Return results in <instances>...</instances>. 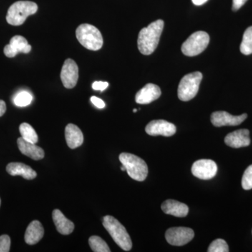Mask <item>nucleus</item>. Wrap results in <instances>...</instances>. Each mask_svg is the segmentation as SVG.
Returning a JSON list of instances; mask_svg holds the SVG:
<instances>
[{"mask_svg": "<svg viewBox=\"0 0 252 252\" xmlns=\"http://www.w3.org/2000/svg\"><path fill=\"white\" fill-rule=\"evenodd\" d=\"M163 27V21L157 20L141 30L137 39V46L141 54L145 56L153 54L158 45Z\"/></svg>", "mask_w": 252, "mask_h": 252, "instance_id": "1", "label": "nucleus"}, {"mask_svg": "<svg viewBox=\"0 0 252 252\" xmlns=\"http://www.w3.org/2000/svg\"><path fill=\"white\" fill-rule=\"evenodd\" d=\"M104 228L108 231L109 234L116 243L124 251H130L132 249V243L130 235L124 226L112 216H105L102 222Z\"/></svg>", "mask_w": 252, "mask_h": 252, "instance_id": "2", "label": "nucleus"}, {"mask_svg": "<svg viewBox=\"0 0 252 252\" xmlns=\"http://www.w3.org/2000/svg\"><path fill=\"white\" fill-rule=\"evenodd\" d=\"M76 36L81 45L91 51H98L103 45L102 34L92 25H80L76 31Z\"/></svg>", "mask_w": 252, "mask_h": 252, "instance_id": "3", "label": "nucleus"}, {"mask_svg": "<svg viewBox=\"0 0 252 252\" xmlns=\"http://www.w3.org/2000/svg\"><path fill=\"white\" fill-rule=\"evenodd\" d=\"M37 9V4L33 1H16L8 10L6 21L11 26H21L28 16L35 14Z\"/></svg>", "mask_w": 252, "mask_h": 252, "instance_id": "4", "label": "nucleus"}, {"mask_svg": "<svg viewBox=\"0 0 252 252\" xmlns=\"http://www.w3.org/2000/svg\"><path fill=\"white\" fill-rule=\"evenodd\" d=\"M119 160L126 168L127 175L138 182H143L148 175V167L143 159L129 153H122Z\"/></svg>", "mask_w": 252, "mask_h": 252, "instance_id": "5", "label": "nucleus"}, {"mask_svg": "<svg viewBox=\"0 0 252 252\" xmlns=\"http://www.w3.org/2000/svg\"><path fill=\"white\" fill-rule=\"evenodd\" d=\"M202 79L203 74L200 72L190 73L182 78L178 87L179 99L187 102L194 98L198 94Z\"/></svg>", "mask_w": 252, "mask_h": 252, "instance_id": "6", "label": "nucleus"}, {"mask_svg": "<svg viewBox=\"0 0 252 252\" xmlns=\"http://www.w3.org/2000/svg\"><path fill=\"white\" fill-rule=\"evenodd\" d=\"M210 42V36L203 31L194 32L189 36L182 46V51L185 56H193L203 52Z\"/></svg>", "mask_w": 252, "mask_h": 252, "instance_id": "7", "label": "nucleus"}, {"mask_svg": "<svg viewBox=\"0 0 252 252\" xmlns=\"http://www.w3.org/2000/svg\"><path fill=\"white\" fill-rule=\"evenodd\" d=\"M194 238V231L187 227H173L165 233L167 243L174 246H183L191 241Z\"/></svg>", "mask_w": 252, "mask_h": 252, "instance_id": "8", "label": "nucleus"}, {"mask_svg": "<svg viewBox=\"0 0 252 252\" xmlns=\"http://www.w3.org/2000/svg\"><path fill=\"white\" fill-rule=\"evenodd\" d=\"M218 167L216 162L210 159L197 160L192 166V174L200 180H211L217 175Z\"/></svg>", "mask_w": 252, "mask_h": 252, "instance_id": "9", "label": "nucleus"}, {"mask_svg": "<svg viewBox=\"0 0 252 252\" xmlns=\"http://www.w3.org/2000/svg\"><path fill=\"white\" fill-rule=\"evenodd\" d=\"M61 79L66 89L75 87L79 79V67L75 61L70 59L64 61L61 72Z\"/></svg>", "mask_w": 252, "mask_h": 252, "instance_id": "10", "label": "nucleus"}, {"mask_svg": "<svg viewBox=\"0 0 252 252\" xmlns=\"http://www.w3.org/2000/svg\"><path fill=\"white\" fill-rule=\"evenodd\" d=\"M145 131L149 135L171 137L176 133L177 128L173 124L167 121L154 120L146 126Z\"/></svg>", "mask_w": 252, "mask_h": 252, "instance_id": "11", "label": "nucleus"}, {"mask_svg": "<svg viewBox=\"0 0 252 252\" xmlns=\"http://www.w3.org/2000/svg\"><path fill=\"white\" fill-rule=\"evenodd\" d=\"M248 118V114H243L240 116H233L229 113L220 111L212 113L211 122L216 127L240 125Z\"/></svg>", "mask_w": 252, "mask_h": 252, "instance_id": "12", "label": "nucleus"}, {"mask_svg": "<svg viewBox=\"0 0 252 252\" xmlns=\"http://www.w3.org/2000/svg\"><path fill=\"white\" fill-rule=\"evenodd\" d=\"M32 46L28 44L27 39L22 36L16 35L11 38L9 44L5 46L4 53L8 58H14L18 54H28Z\"/></svg>", "mask_w": 252, "mask_h": 252, "instance_id": "13", "label": "nucleus"}, {"mask_svg": "<svg viewBox=\"0 0 252 252\" xmlns=\"http://www.w3.org/2000/svg\"><path fill=\"white\" fill-rule=\"evenodd\" d=\"M224 142L226 145L232 148L238 149L248 147L251 142L250 131L247 129H240L230 132L225 137Z\"/></svg>", "mask_w": 252, "mask_h": 252, "instance_id": "14", "label": "nucleus"}, {"mask_svg": "<svg viewBox=\"0 0 252 252\" xmlns=\"http://www.w3.org/2000/svg\"><path fill=\"white\" fill-rule=\"evenodd\" d=\"M160 94L161 91L159 86L153 84H148L137 93L135 101L138 104H149L158 99Z\"/></svg>", "mask_w": 252, "mask_h": 252, "instance_id": "15", "label": "nucleus"}, {"mask_svg": "<svg viewBox=\"0 0 252 252\" xmlns=\"http://www.w3.org/2000/svg\"><path fill=\"white\" fill-rule=\"evenodd\" d=\"M17 144L20 152L24 155L27 156L34 160H41L44 158V150L41 147L36 146L35 144L28 142L22 137L18 139Z\"/></svg>", "mask_w": 252, "mask_h": 252, "instance_id": "16", "label": "nucleus"}, {"mask_svg": "<svg viewBox=\"0 0 252 252\" xmlns=\"http://www.w3.org/2000/svg\"><path fill=\"white\" fill-rule=\"evenodd\" d=\"M44 235L43 225L39 220H33L26 229L25 241L30 245H34L39 243Z\"/></svg>", "mask_w": 252, "mask_h": 252, "instance_id": "17", "label": "nucleus"}, {"mask_svg": "<svg viewBox=\"0 0 252 252\" xmlns=\"http://www.w3.org/2000/svg\"><path fill=\"white\" fill-rule=\"evenodd\" d=\"M65 140L69 148L76 149L82 145L84 135L78 126L69 124L65 127Z\"/></svg>", "mask_w": 252, "mask_h": 252, "instance_id": "18", "label": "nucleus"}, {"mask_svg": "<svg viewBox=\"0 0 252 252\" xmlns=\"http://www.w3.org/2000/svg\"><path fill=\"white\" fill-rule=\"evenodd\" d=\"M164 213L177 217H185L189 213V207L185 203L175 200H167L162 204Z\"/></svg>", "mask_w": 252, "mask_h": 252, "instance_id": "19", "label": "nucleus"}, {"mask_svg": "<svg viewBox=\"0 0 252 252\" xmlns=\"http://www.w3.org/2000/svg\"><path fill=\"white\" fill-rule=\"evenodd\" d=\"M6 171L11 176H22L26 180L35 179L36 172L22 162H11L6 166Z\"/></svg>", "mask_w": 252, "mask_h": 252, "instance_id": "20", "label": "nucleus"}, {"mask_svg": "<svg viewBox=\"0 0 252 252\" xmlns=\"http://www.w3.org/2000/svg\"><path fill=\"white\" fill-rule=\"evenodd\" d=\"M52 216L56 229L61 234L69 235L72 233L74 229V223L66 218L61 210H54Z\"/></svg>", "mask_w": 252, "mask_h": 252, "instance_id": "21", "label": "nucleus"}, {"mask_svg": "<svg viewBox=\"0 0 252 252\" xmlns=\"http://www.w3.org/2000/svg\"><path fill=\"white\" fill-rule=\"evenodd\" d=\"M20 133H21V137L28 142H32V143H37L38 135L36 131L29 124L27 123H23L19 127Z\"/></svg>", "mask_w": 252, "mask_h": 252, "instance_id": "22", "label": "nucleus"}, {"mask_svg": "<svg viewBox=\"0 0 252 252\" xmlns=\"http://www.w3.org/2000/svg\"><path fill=\"white\" fill-rule=\"evenodd\" d=\"M240 51L246 56L252 54V26L248 28L244 33L243 41L240 44Z\"/></svg>", "mask_w": 252, "mask_h": 252, "instance_id": "23", "label": "nucleus"}, {"mask_svg": "<svg viewBox=\"0 0 252 252\" xmlns=\"http://www.w3.org/2000/svg\"><path fill=\"white\" fill-rule=\"evenodd\" d=\"M89 245H90L91 250L94 252H110L108 245L106 243L104 240H102L100 237L91 236L89 240Z\"/></svg>", "mask_w": 252, "mask_h": 252, "instance_id": "24", "label": "nucleus"}, {"mask_svg": "<svg viewBox=\"0 0 252 252\" xmlns=\"http://www.w3.org/2000/svg\"><path fill=\"white\" fill-rule=\"evenodd\" d=\"M32 99V96L30 93L27 91H21L15 96L14 102L18 107H26L31 104Z\"/></svg>", "mask_w": 252, "mask_h": 252, "instance_id": "25", "label": "nucleus"}, {"mask_svg": "<svg viewBox=\"0 0 252 252\" xmlns=\"http://www.w3.org/2000/svg\"><path fill=\"white\" fill-rule=\"evenodd\" d=\"M208 252H228L229 248H228V244L223 239H217L215 241L212 242L209 247Z\"/></svg>", "mask_w": 252, "mask_h": 252, "instance_id": "26", "label": "nucleus"}, {"mask_svg": "<svg viewBox=\"0 0 252 252\" xmlns=\"http://www.w3.org/2000/svg\"><path fill=\"white\" fill-rule=\"evenodd\" d=\"M242 187L245 190H250L252 189V165L246 169L243 179H242Z\"/></svg>", "mask_w": 252, "mask_h": 252, "instance_id": "27", "label": "nucleus"}, {"mask_svg": "<svg viewBox=\"0 0 252 252\" xmlns=\"http://www.w3.org/2000/svg\"><path fill=\"white\" fill-rule=\"evenodd\" d=\"M11 247V239L9 235L0 236V252H9Z\"/></svg>", "mask_w": 252, "mask_h": 252, "instance_id": "28", "label": "nucleus"}, {"mask_svg": "<svg viewBox=\"0 0 252 252\" xmlns=\"http://www.w3.org/2000/svg\"><path fill=\"white\" fill-rule=\"evenodd\" d=\"M108 86V83L105 82V81H95L93 84L92 87L94 91H103L107 89Z\"/></svg>", "mask_w": 252, "mask_h": 252, "instance_id": "29", "label": "nucleus"}, {"mask_svg": "<svg viewBox=\"0 0 252 252\" xmlns=\"http://www.w3.org/2000/svg\"><path fill=\"white\" fill-rule=\"evenodd\" d=\"M91 101L98 109H103L105 107V103H104V101L100 98H98V97H95V96H92L91 97Z\"/></svg>", "mask_w": 252, "mask_h": 252, "instance_id": "30", "label": "nucleus"}, {"mask_svg": "<svg viewBox=\"0 0 252 252\" xmlns=\"http://www.w3.org/2000/svg\"><path fill=\"white\" fill-rule=\"evenodd\" d=\"M248 0H233V11H236L240 9Z\"/></svg>", "mask_w": 252, "mask_h": 252, "instance_id": "31", "label": "nucleus"}, {"mask_svg": "<svg viewBox=\"0 0 252 252\" xmlns=\"http://www.w3.org/2000/svg\"><path fill=\"white\" fill-rule=\"evenodd\" d=\"M6 111V105L4 100L0 99V117H2Z\"/></svg>", "mask_w": 252, "mask_h": 252, "instance_id": "32", "label": "nucleus"}, {"mask_svg": "<svg viewBox=\"0 0 252 252\" xmlns=\"http://www.w3.org/2000/svg\"><path fill=\"white\" fill-rule=\"evenodd\" d=\"M208 0H192L194 4L196 5V6H201L206 3Z\"/></svg>", "mask_w": 252, "mask_h": 252, "instance_id": "33", "label": "nucleus"}, {"mask_svg": "<svg viewBox=\"0 0 252 252\" xmlns=\"http://www.w3.org/2000/svg\"><path fill=\"white\" fill-rule=\"evenodd\" d=\"M121 170H122V171H126V168L124 166V165H122V166L121 167Z\"/></svg>", "mask_w": 252, "mask_h": 252, "instance_id": "34", "label": "nucleus"}, {"mask_svg": "<svg viewBox=\"0 0 252 252\" xmlns=\"http://www.w3.org/2000/svg\"><path fill=\"white\" fill-rule=\"evenodd\" d=\"M137 109H133V112H137Z\"/></svg>", "mask_w": 252, "mask_h": 252, "instance_id": "35", "label": "nucleus"}, {"mask_svg": "<svg viewBox=\"0 0 252 252\" xmlns=\"http://www.w3.org/2000/svg\"><path fill=\"white\" fill-rule=\"evenodd\" d=\"M0 205H1V199H0Z\"/></svg>", "mask_w": 252, "mask_h": 252, "instance_id": "36", "label": "nucleus"}]
</instances>
